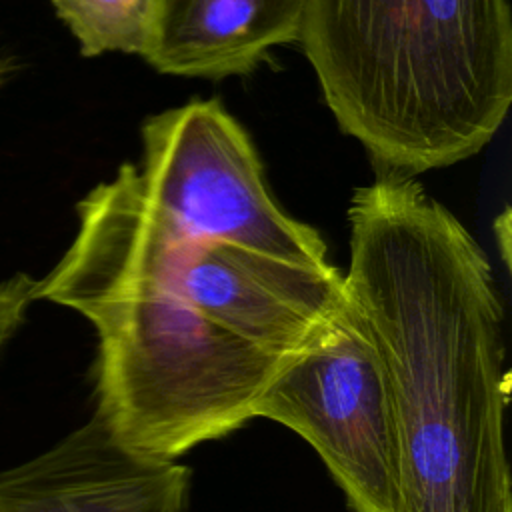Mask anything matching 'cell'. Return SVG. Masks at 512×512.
Instances as JSON below:
<instances>
[{
  "label": "cell",
  "instance_id": "cell-1",
  "mask_svg": "<svg viewBox=\"0 0 512 512\" xmlns=\"http://www.w3.org/2000/svg\"><path fill=\"white\" fill-rule=\"evenodd\" d=\"M348 224L344 302L388 380L402 512H512L504 306L486 252L406 176L356 188Z\"/></svg>",
  "mask_w": 512,
  "mask_h": 512
},
{
  "label": "cell",
  "instance_id": "cell-2",
  "mask_svg": "<svg viewBox=\"0 0 512 512\" xmlns=\"http://www.w3.org/2000/svg\"><path fill=\"white\" fill-rule=\"evenodd\" d=\"M78 230L34 300L84 316L98 336L96 414L128 450L176 460L254 418L284 358L206 320L170 282L138 166L78 204Z\"/></svg>",
  "mask_w": 512,
  "mask_h": 512
},
{
  "label": "cell",
  "instance_id": "cell-3",
  "mask_svg": "<svg viewBox=\"0 0 512 512\" xmlns=\"http://www.w3.org/2000/svg\"><path fill=\"white\" fill-rule=\"evenodd\" d=\"M300 48L382 174L478 154L512 102L508 0H306Z\"/></svg>",
  "mask_w": 512,
  "mask_h": 512
},
{
  "label": "cell",
  "instance_id": "cell-4",
  "mask_svg": "<svg viewBox=\"0 0 512 512\" xmlns=\"http://www.w3.org/2000/svg\"><path fill=\"white\" fill-rule=\"evenodd\" d=\"M138 174L148 202L190 240L330 266L320 232L278 206L248 132L216 98L146 118Z\"/></svg>",
  "mask_w": 512,
  "mask_h": 512
},
{
  "label": "cell",
  "instance_id": "cell-5",
  "mask_svg": "<svg viewBox=\"0 0 512 512\" xmlns=\"http://www.w3.org/2000/svg\"><path fill=\"white\" fill-rule=\"evenodd\" d=\"M304 438L354 512H402V474L388 380L346 308L286 356L254 406Z\"/></svg>",
  "mask_w": 512,
  "mask_h": 512
},
{
  "label": "cell",
  "instance_id": "cell-6",
  "mask_svg": "<svg viewBox=\"0 0 512 512\" xmlns=\"http://www.w3.org/2000/svg\"><path fill=\"white\" fill-rule=\"evenodd\" d=\"M152 206V204H150ZM154 240L174 288L206 320L286 358L344 306L342 272L186 238L154 206Z\"/></svg>",
  "mask_w": 512,
  "mask_h": 512
},
{
  "label": "cell",
  "instance_id": "cell-7",
  "mask_svg": "<svg viewBox=\"0 0 512 512\" xmlns=\"http://www.w3.org/2000/svg\"><path fill=\"white\" fill-rule=\"evenodd\" d=\"M192 472L124 448L94 416L0 472V512H188Z\"/></svg>",
  "mask_w": 512,
  "mask_h": 512
},
{
  "label": "cell",
  "instance_id": "cell-8",
  "mask_svg": "<svg viewBox=\"0 0 512 512\" xmlns=\"http://www.w3.org/2000/svg\"><path fill=\"white\" fill-rule=\"evenodd\" d=\"M306 0H154L142 58L160 74L222 80L298 42Z\"/></svg>",
  "mask_w": 512,
  "mask_h": 512
},
{
  "label": "cell",
  "instance_id": "cell-9",
  "mask_svg": "<svg viewBox=\"0 0 512 512\" xmlns=\"http://www.w3.org/2000/svg\"><path fill=\"white\" fill-rule=\"evenodd\" d=\"M154 0H50L86 58L104 52L142 56Z\"/></svg>",
  "mask_w": 512,
  "mask_h": 512
},
{
  "label": "cell",
  "instance_id": "cell-10",
  "mask_svg": "<svg viewBox=\"0 0 512 512\" xmlns=\"http://www.w3.org/2000/svg\"><path fill=\"white\" fill-rule=\"evenodd\" d=\"M34 288L36 278L26 272L0 280V354L26 322L28 308L34 302Z\"/></svg>",
  "mask_w": 512,
  "mask_h": 512
},
{
  "label": "cell",
  "instance_id": "cell-11",
  "mask_svg": "<svg viewBox=\"0 0 512 512\" xmlns=\"http://www.w3.org/2000/svg\"><path fill=\"white\" fill-rule=\"evenodd\" d=\"M494 228H496V240L502 250V260L508 266L510 264V210L508 208H504V212L496 216Z\"/></svg>",
  "mask_w": 512,
  "mask_h": 512
},
{
  "label": "cell",
  "instance_id": "cell-12",
  "mask_svg": "<svg viewBox=\"0 0 512 512\" xmlns=\"http://www.w3.org/2000/svg\"><path fill=\"white\" fill-rule=\"evenodd\" d=\"M14 72H16V62H14V58L0 52V88L12 78Z\"/></svg>",
  "mask_w": 512,
  "mask_h": 512
}]
</instances>
